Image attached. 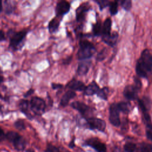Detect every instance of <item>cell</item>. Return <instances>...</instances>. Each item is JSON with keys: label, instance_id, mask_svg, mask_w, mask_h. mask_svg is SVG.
<instances>
[{"label": "cell", "instance_id": "cell-1", "mask_svg": "<svg viewBox=\"0 0 152 152\" xmlns=\"http://www.w3.org/2000/svg\"><path fill=\"white\" fill-rule=\"evenodd\" d=\"M137 74L142 78H147L152 71V54L148 49H144L136 64Z\"/></svg>", "mask_w": 152, "mask_h": 152}, {"label": "cell", "instance_id": "cell-2", "mask_svg": "<svg viewBox=\"0 0 152 152\" xmlns=\"http://www.w3.org/2000/svg\"><path fill=\"white\" fill-rule=\"evenodd\" d=\"M79 49L77 52V58L79 60H84L91 58L96 52V48L90 41L85 39L79 42Z\"/></svg>", "mask_w": 152, "mask_h": 152}, {"label": "cell", "instance_id": "cell-3", "mask_svg": "<svg viewBox=\"0 0 152 152\" xmlns=\"http://www.w3.org/2000/svg\"><path fill=\"white\" fill-rule=\"evenodd\" d=\"M28 31L23 30L19 31H15L11 29L8 31L7 35L10 38V47L14 50L18 49V46L21 44Z\"/></svg>", "mask_w": 152, "mask_h": 152}, {"label": "cell", "instance_id": "cell-4", "mask_svg": "<svg viewBox=\"0 0 152 152\" xmlns=\"http://www.w3.org/2000/svg\"><path fill=\"white\" fill-rule=\"evenodd\" d=\"M30 109L35 113L41 115L45 111L46 103L45 100L39 97H33L30 101Z\"/></svg>", "mask_w": 152, "mask_h": 152}, {"label": "cell", "instance_id": "cell-5", "mask_svg": "<svg viewBox=\"0 0 152 152\" xmlns=\"http://www.w3.org/2000/svg\"><path fill=\"white\" fill-rule=\"evenodd\" d=\"M71 106L78 110L82 116L86 119V120L93 117L91 116L93 113V109L84 103L79 101H75L71 103Z\"/></svg>", "mask_w": 152, "mask_h": 152}, {"label": "cell", "instance_id": "cell-6", "mask_svg": "<svg viewBox=\"0 0 152 152\" xmlns=\"http://www.w3.org/2000/svg\"><path fill=\"white\" fill-rule=\"evenodd\" d=\"M119 112L116 103H112L110 105L109 108V120L110 124L115 126H119L121 124Z\"/></svg>", "mask_w": 152, "mask_h": 152}, {"label": "cell", "instance_id": "cell-7", "mask_svg": "<svg viewBox=\"0 0 152 152\" xmlns=\"http://www.w3.org/2000/svg\"><path fill=\"white\" fill-rule=\"evenodd\" d=\"M86 121L88 127L91 129H97L103 132L104 131L106 126L105 121L100 118L91 117L86 119Z\"/></svg>", "mask_w": 152, "mask_h": 152}, {"label": "cell", "instance_id": "cell-8", "mask_svg": "<svg viewBox=\"0 0 152 152\" xmlns=\"http://www.w3.org/2000/svg\"><path fill=\"white\" fill-rule=\"evenodd\" d=\"M87 145L90 146L97 152H106V145L97 138H91L86 141Z\"/></svg>", "mask_w": 152, "mask_h": 152}, {"label": "cell", "instance_id": "cell-9", "mask_svg": "<svg viewBox=\"0 0 152 152\" xmlns=\"http://www.w3.org/2000/svg\"><path fill=\"white\" fill-rule=\"evenodd\" d=\"M70 4L65 1H61L58 2L55 8V14L56 17H62L68 13L70 10Z\"/></svg>", "mask_w": 152, "mask_h": 152}, {"label": "cell", "instance_id": "cell-10", "mask_svg": "<svg viewBox=\"0 0 152 152\" xmlns=\"http://www.w3.org/2000/svg\"><path fill=\"white\" fill-rule=\"evenodd\" d=\"M90 5L86 2L81 4L76 10V19L78 22H83L86 17V13L90 10Z\"/></svg>", "mask_w": 152, "mask_h": 152}, {"label": "cell", "instance_id": "cell-11", "mask_svg": "<svg viewBox=\"0 0 152 152\" xmlns=\"http://www.w3.org/2000/svg\"><path fill=\"white\" fill-rule=\"evenodd\" d=\"M138 89L134 85H128L124 90V96L126 99L129 100H133L137 99Z\"/></svg>", "mask_w": 152, "mask_h": 152}, {"label": "cell", "instance_id": "cell-12", "mask_svg": "<svg viewBox=\"0 0 152 152\" xmlns=\"http://www.w3.org/2000/svg\"><path fill=\"white\" fill-rule=\"evenodd\" d=\"M67 88L72 91H84L86 88L85 84L81 81L77 80L76 79H73L70 81L66 86Z\"/></svg>", "mask_w": 152, "mask_h": 152}, {"label": "cell", "instance_id": "cell-13", "mask_svg": "<svg viewBox=\"0 0 152 152\" xmlns=\"http://www.w3.org/2000/svg\"><path fill=\"white\" fill-rule=\"evenodd\" d=\"M138 104L142 113H144L148 112V110L150 109L152 105V102L148 97L144 96L142 99L138 100Z\"/></svg>", "mask_w": 152, "mask_h": 152}, {"label": "cell", "instance_id": "cell-14", "mask_svg": "<svg viewBox=\"0 0 152 152\" xmlns=\"http://www.w3.org/2000/svg\"><path fill=\"white\" fill-rule=\"evenodd\" d=\"M30 107V102L27 100L23 99L19 103V109L21 112H23L29 119H31L33 116L29 110V108Z\"/></svg>", "mask_w": 152, "mask_h": 152}, {"label": "cell", "instance_id": "cell-15", "mask_svg": "<svg viewBox=\"0 0 152 152\" xmlns=\"http://www.w3.org/2000/svg\"><path fill=\"white\" fill-rule=\"evenodd\" d=\"M100 89L98 84L93 81L86 87L84 94L86 96H93L94 94H97Z\"/></svg>", "mask_w": 152, "mask_h": 152}, {"label": "cell", "instance_id": "cell-16", "mask_svg": "<svg viewBox=\"0 0 152 152\" xmlns=\"http://www.w3.org/2000/svg\"><path fill=\"white\" fill-rule=\"evenodd\" d=\"M91 66L90 61H82L80 62L78 65V68L77 72L79 75H86Z\"/></svg>", "mask_w": 152, "mask_h": 152}, {"label": "cell", "instance_id": "cell-17", "mask_svg": "<svg viewBox=\"0 0 152 152\" xmlns=\"http://www.w3.org/2000/svg\"><path fill=\"white\" fill-rule=\"evenodd\" d=\"M61 18L62 17L56 16L49 21L48 24V29L50 33L52 34L58 30L61 21Z\"/></svg>", "mask_w": 152, "mask_h": 152}, {"label": "cell", "instance_id": "cell-18", "mask_svg": "<svg viewBox=\"0 0 152 152\" xmlns=\"http://www.w3.org/2000/svg\"><path fill=\"white\" fill-rule=\"evenodd\" d=\"M76 96V93L74 91L72 90H68L66 92L64 93V94L62 96V98L61 99L60 101V104L62 106H66L68 104V103L69 100L74 97H75Z\"/></svg>", "mask_w": 152, "mask_h": 152}, {"label": "cell", "instance_id": "cell-19", "mask_svg": "<svg viewBox=\"0 0 152 152\" xmlns=\"http://www.w3.org/2000/svg\"><path fill=\"white\" fill-rule=\"evenodd\" d=\"M118 37V34L116 32H113L109 35L102 36L103 41L109 46H113L116 44Z\"/></svg>", "mask_w": 152, "mask_h": 152}, {"label": "cell", "instance_id": "cell-20", "mask_svg": "<svg viewBox=\"0 0 152 152\" xmlns=\"http://www.w3.org/2000/svg\"><path fill=\"white\" fill-rule=\"evenodd\" d=\"M14 146L15 148L18 151H23L26 145V140L20 136L17 140H15L14 143Z\"/></svg>", "mask_w": 152, "mask_h": 152}, {"label": "cell", "instance_id": "cell-21", "mask_svg": "<svg viewBox=\"0 0 152 152\" xmlns=\"http://www.w3.org/2000/svg\"><path fill=\"white\" fill-rule=\"evenodd\" d=\"M112 26V20L110 18L105 20L102 26V36H106L110 34V28Z\"/></svg>", "mask_w": 152, "mask_h": 152}, {"label": "cell", "instance_id": "cell-22", "mask_svg": "<svg viewBox=\"0 0 152 152\" xmlns=\"http://www.w3.org/2000/svg\"><path fill=\"white\" fill-rule=\"evenodd\" d=\"M116 104L119 111L125 113H128L130 112L131 106L129 103L126 102H121Z\"/></svg>", "mask_w": 152, "mask_h": 152}, {"label": "cell", "instance_id": "cell-23", "mask_svg": "<svg viewBox=\"0 0 152 152\" xmlns=\"http://www.w3.org/2000/svg\"><path fill=\"white\" fill-rule=\"evenodd\" d=\"M137 152H152V145L142 142L140 144L137 150Z\"/></svg>", "mask_w": 152, "mask_h": 152}, {"label": "cell", "instance_id": "cell-24", "mask_svg": "<svg viewBox=\"0 0 152 152\" xmlns=\"http://www.w3.org/2000/svg\"><path fill=\"white\" fill-rule=\"evenodd\" d=\"M21 135L17 133V132H15V131H8L6 135H5V137L7 138V139L11 142H12V144L14 143V142L17 140Z\"/></svg>", "mask_w": 152, "mask_h": 152}, {"label": "cell", "instance_id": "cell-25", "mask_svg": "<svg viewBox=\"0 0 152 152\" xmlns=\"http://www.w3.org/2000/svg\"><path fill=\"white\" fill-rule=\"evenodd\" d=\"M93 33L94 36H99L102 33V26L100 21H97L93 25Z\"/></svg>", "mask_w": 152, "mask_h": 152}, {"label": "cell", "instance_id": "cell-26", "mask_svg": "<svg viewBox=\"0 0 152 152\" xmlns=\"http://www.w3.org/2000/svg\"><path fill=\"white\" fill-rule=\"evenodd\" d=\"M124 149L125 152H134L136 149V145L133 142H128L125 144Z\"/></svg>", "mask_w": 152, "mask_h": 152}, {"label": "cell", "instance_id": "cell-27", "mask_svg": "<svg viewBox=\"0 0 152 152\" xmlns=\"http://www.w3.org/2000/svg\"><path fill=\"white\" fill-rule=\"evenodd\" d=\"M108 93H109L108 88L107 87H104L103 88H100L97 94L101 99H103L106 100L107 99Z\"/></svg>", "mask_w": 152, "mask_h": 152}, {"label": "cell", "instance_id": "cell-28", "mask_svg": "<svg viewBox=\"0 0 152 152\" xmlns=\"http://www.w3.org/2000/svg\"><path fill=\"white\" fill-rule=\"evenodd\" d=\"M118 2L117 1H112L110 2L109 4V9L110 12L112 15H115L118 12Z\"/></svg>", "mask_w": 152, "mask_h": 152}, {"label": "cell", "instance_id": "cell-29", "mask_svg": "<svg viewBox=\"0 0 152 152\" xmlns=\"http://www.w3.org/2000/svg\"><path fill=\"white\" fill-rule=\"evenodd\" d=\"M121 5L126 11H129L132 7V2L130 0H122L121 1Z\"/></svg>", "mask_w": 152, "mask_h": 152}, {"label": "cell", "instance_id": "cell-30", "mask_svg": "<svg viewBox=\"0 0 152 152\" xmlns=\"http://www.w3.org/2000/svg\"><path fill=\"white\" fill-rule=\"evenodd\" d=\"M14 126L17 129L20 131L24 130L26 129V125H25L24 122L23 120H21V119H18L17 121H16L14 123Z\"/></svg>", "mask_w": 152, "mask_h": 152}, {"label": "cell", "instance_id": "cell-31", "mask_svg": "<svg viewBox=\"0 0 152 152\" xmlns=\"http://www.w3.org/2000/svg\"><path fill=\"white\" fill-rule=\"evenodd\" d=\"M145 134L147 138L152 141V123L146 124Z\"/></svg>", "mask_w": 152, "mask_h": 152}, {"label": "cell", "instance_id": "cell-32", "mask_svg": "<svg viewBox=\"0 0 152 152\" xmlns=\"http://www.w3.org/2000/svg\"><path fill=\"white\" fill-rule=\"evenodd\" d=\"M107 54V49L106 48H104L97 54L96 59L99 61H101L106 58Z\"/></svg>", "mask_w": 152, "mask_h": 152}, {"label": "cell", "instance_id": "cell-33", "mask_svg": "<svg viewBox=\"0 0 152 152\" xmlns=\"http://www.w3.org/2000/svg\"><path fill=\"white\" fill-rule=\"evenodd\" d=\"M95 2L98 4L99 8L101 10H102L104 8L106 7L107 5H109V4H110L109 1H106V0H97V1H95Z\"/></svg>", "mask_w": 152, "mask_h": 152}, {"label": "cell", "instance_id": "cell-34", "mask_svg": "<svg viewBox=\"0 0 152 152\" xmlns=\"http://www.w3.org/2000/svg\"><path fill=\"white\" fill-rule=\"evenodd\" d=\"M46 152H61V151L59 150V149L58 147L52 144H49L46 147Z\"/></svg>", "mask_w": 152, "mask_h": 152}, {"label": "cell", "instance_id": "cell-35", "mask_svg": "<svg viewBox=\"0 0 152 152\" xmlns=\"http://www.w3.org/2000/svg\"><path fill=\"white\" fill-rule=\"evenodd\" d=\"M134 83H135V86L139 90L141 87V83L138 78L135 77L134 78Z\"/></svg>", "mask_w": 152, "mask_h": 152}, {"label": "cell", "instance_id": "cell-36", "mask_svg": "<svg viewBox=\"0 0 152 152\" xmlns=\"http://www.w3.org/2000/svg\"><path fill=\"white\" fill-rule=\"evenodd\" d=\"M63 87L62 84H56V83H52V87L53 90H57L59 88H61Z\"/></svg>", "mask_w": 152, "mask_h": 152}, {"label": "cell", "instance_id": "cell-37", "mask_svg": "<svg viewBox=\"0 0 152 152\" xmlns=\"http://www.w3.org/2000/svg\"><path fill=\"white\" fill-rule=\"evenodd\" d=\"M5 40H6V37L4 32L2 30H0V42L4 41Z\"/></svg>", "mask_w": 152, "mask_h": 152}, {"label": "cell", "instance_id": "cell-38", "mask_svg": "<svg viewBox=\"0 0 152 152\" xmlns=\"http://www.w3.org/2000/svg\"><path fill=\"white\" fill-rule=\"evenodd\" d=\"M34 93V90L33 88H30L29 90H28L25 94H24V97H28L29 96H30L31 94H32L33 93Z\"/></svg>", "mask_w": 152, "mask_h": 152}, {"label": "cell", "instance_id": "cell-39", "mask_svg": "<svg viewBox=\"0 0 152 152\" xmlns=\"http://www.w3.org/2000/svg\"><path fill=\"white\" fill-rule=\"evenodd\" d=\"M68 147H70V148H74V147H75V138H74L71 141V142L69 143Z\"/></svg>", "mask_w": 152, "mask_h": 152}, {"label": "cell", "instance_id": "cell-40", "mask_svg": "<svg viewBox=\"0 0 152 152\" xmlns=\"http://www.w3.org/2000/svg\"><path fill=\"white\" fill-rule=\"evenodd\" d=\"M4 81V77L2 75V71L0 68V84Z\"/></svg>", "mask_w": 152, "mask_h": 152}, {"label": "cell", "instance_id": "cell-41", "mask_svg": "<svg viewBox=\"0 0 152 152\" xmlns=\"http://www.w3.org/2000/svg\"><path fill=\"white\" fill-rule=\"evenodd\" d=\"M4 137V132L3 129L0 127V140H1Z\"/></svg>", "mask_w": 152, "mask_h": 152}, {"label": "cell", "instance_id": "cell-42", "mask_svg": "<svg viewBox=\"0 0 152 152\" xmlns=\"http://www.w3.org/2000/svg\"><path fill=\"white\" fill-rule=\"evenodd\" d=\"M71 59H72V58H71V57H69V58H67V59H66V60H64V64H68L70 62V61H71Z\"/></svg>", "mask_w": 152, "mask_h": 152}, {"label": "cell", "instance_id": "cell-43", "mask_svg": "<svg viewBox=\"0 0 152 152\" xmlns=\"http://www.w3.org/2000/svg\"><path fill=\"white\" fill-rule=\"evenodd\" d=\"M2 11V2L0 1V12Z\"/></svg>", "mask_w": 152, "mask_h": 152}, {"label": "cell", "instance_id": "cell-44", "mask_svg": "<svg viewBox=\"0 0 152 152\" xmlns=\"http://www.w3.org/2000/svg\"><path fill=\"white\" fill-rule=\"evenodd\" d=\"M26 152H34V151L32 148H28L26 151Z\"/></svg>", "mask_w": 152, "mask_h": 152}, {"label": "cell", "instance_id": "cell-45", "mask_svg": "<svg viewBox=\"0 0 152 152\" xmlns=\"http://www.w3.org/2000/svg\"><path fill=\"white\" fill-rule=\"evenodd\" d=\"M2 104L0 103V112H1V110H2Z\"/></svg>", "mask_w": 152, "mask_h": 152}, {"label": "cell", "instance_id": "cell-46", "mask_svg": "<svg viewBox=\"0 0 152 152\" xmlns=\"http://www.w3.org/2000/svg\"><path fill=\"white\" fill-rule=\"evenodd\" d=\"M0 98H1V99L2 98V95L1 94V93H0Z\"/></svg>", "mask_w": 152, "mask_h": 152}, {"label": "cell", "instance_id": "cell-47", "mask_svg": "<svg viewBox=\"0 0 152 152\" xmlns=\"http://www.w3.org/2000/svg\"><path fill=\"white\" fill-rule=\"evenodd\" d=\"M67 152H69V151H67Z\"/></svg>", "mask_w": 152, "mask_h": 152}]
</instances>
